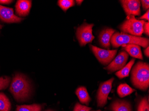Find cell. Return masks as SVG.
I'll return each mask as SVG.
<instances>
[{
  "label": "cell",
  "instance_id": "4dcf8cb0",
  "mask_svg": "<svg viewBox=\"0 0 149 111\" xmlns=\"http://www.w3.org/2000/svg\"><path fill=\"white\" fill-rule=\"evenodd\" d=\"M2 26H3L0 24V30H1V28H2Z\"/></svg>",
  "mask_w": 149,
  "mask_h": 111
},
{
  "label": "cell",
  "instance_id": "6da1fadb",
  "mask_svg": "<svg viewBox=\"0 0 149 111\" xmlns=\"http://www.w3.org/2000/svg\"><path fill=\"white\" fill-rule=\"evenodd\" d=\"M10 91L18 102H23L29 99L31 86L29 80L21 73L15 74L11 83Z\"/></svg>",
  "mask_w": 149,
  "mask_h": 111
},
{
  "label": "cell",
  "instance_id": "ffe728a7",
  "mask_svg": "<svg viewBox=\"0 0 149 111\" xmlns=\"http://www.w3.org/2000/svg\"><path fill=\"white\" fill-rule=\"evenodd\" d=\"M137 111H149L148 97H144L140 100L137 106Z\"/></svg>",
  "mask_w": 149,
  "mask_h": 111
},
{
  "label": "cell",
  "instance_id": "7402d4cb",
  "mask_svg": "<svg viewBox=\"0 0 149 111\" xmlns=\"http://www.w3.org/2000/svg\"><path fill=\"white\" fill-rule=\"evenodd\" d=\"M10 82V78L9 77H0V90L6 89L8 88Z\"/></svg>",
  "mask_w": 149,
  "mask_h": 111
},
{
  "label": "cell",
  "instance_id": "d6986e66",
  "mask_svg": "<svg viewBox=\"0 0 149 111\" xmlns=\"http://www.w3.org/2000/svg\"><path fill=\"white\" fill-rule=\"evenodd\" d=\"M41 105L33 103L30 105H17L15 111H42Z\"/></svg>",
  "mask_w": 149,
  "mask_h": 111
},
{
  "label": "cell",
  "instance_id": "484cf974",
  "mask_svg": "<svg viewBox=\"0 0 149 111\" xmlns=\"http://www.w3.org/2000/svg\"><path fill=\"white\" fill-rule=\"evenodd\" d=\"M139 19H141V20H143V19H145V20H147L148 21H149V10H147L146 12L141 17H140L139 18Z\"/></svg>",
  "mask_w": 149,
  "mask_h": 111
},
{
  "label": "cell",
  "instance_id": "5bb4252c",
  "mask_svg": "<svg viewBox=\"0 0 149 111\" xmlns=\"http://www.w3.org/2000/svg\"><path fill=\"white\" fill-rule=\"evenodd\" d=\"M125 52L134 58L143 60V54L141 53L140 46L135 44L124 45L122 46Z\"/></svg>",
  "mask_w": 149,
  "mask_h": 111
},
{
  "label": "cell",
  "instance_id": "30bf717a",
  "mask_svg": "<svg viewBox=\"0 0 149 111\" xmlns=\"http://www.w3.org/2000/svg\"><path fill=\"white\" fill-rule=\"evenodd\" d=\"M0 19L3 22L12 23H19L23 19L16 16L13 8L0 5Z\"/></svg>",
  "mask_w": 149,
  "mask_h": 111
},
{
  "label": "cell",
  "instance_id": "ac0fdd59",
  "mask_svg": "<svg viewBox=\"0 0 149 111\" xmlns=\"http://www.w3.org/2000/svg\"><path fill=\"white\" fill-rule=\"evenodd\" d=\"M11 103L3 92H0V111H10Z\"/></svg>",
  "mask_w": 149,
  "mask_h": 111
},
{
  "label": "cell",
  "instance_id": "f1b7e54d",
  "mask_svg": "<svg viewBox=\"0 0 149 111\" xmlns=\"http://www.w3.org/2000/svg\"><path fill=\"white\" fill-rule=\"evenodd\" d=\"M83 1H82V0H81V1H80V0H77V1H76L77 4L78 5H79V6L81 5Z\"/></svg>",
  "mask_w": 149,
  "mask_h": 111
},
{
  "label": "cell",
  "instance_id": "4316f807",
  "mask_svg": "<svg viewBox=\"0 0 149 111\" xmlns=\"http://www.w3.org/2000/svg\"><path fill=\"white\" fill-rule=\"evenodd\" d=\"M13 1L9 0H0V3L2 4H9L13 2Z\"/></svg>",
  "mask_w": 149,
  "mask_h": 111
},
{
  "label": "cell",
  "instance_id": "5b68a950",
  "mask_svg": "<svg viewBox=\"0 0 149 111\" xmlns=\"http://www.w3.org/2000/svg\"><path fill=\"white\" fill-rule=\"evenodd\" d=\"M94 25L84 23L78 28L76 32L77 37L81 46H85L93 41L95 37L93 34Z\"/></svg>",
  "mask_w": 149,
  "mask_h": 111
},
{
  "label": "cell",
  "instance_id": "8fae6325",
  "mask_svg": "<svg viewBox=\"0 0 149 111\" xmlns=\"http://www.w3.org/2000/svg\"><path fill=\"white\" fill-rule=\"evenodd\" d=\"M31 5V1L18 0L16 4V13L20 17L26 16L30 12Z\"/></svg>",
  "mask_w": 149,
  "mask_h": 111
},
{
  "label": "cell",
  "instance_id": "83f0119b",
  "mask_svg": "<svg viewBox=\"0 0 149 111\" xmlns=\"http://www.w3.org/2000/svg\"><path fill=\"white\" fill-rule=\"evenodd\" d=\"M149 46H148L146 48L145 50H144L145 55L146 56L148 57H149Z\"/></svg>",
  "mask_w": 149,
  "mask_h": 111
},
{
  "label": "cell",
  "instance_id": "44dd1931",
  "mask_svg": "<svg viewBox=\"0 0 149 111\" xmlns=\"http://www.w3.org/2000/svg\"><path fill=\"white\" fill-rule=\"evenodd\" d=\"M58 4L63 10L66 12L69 8L74 6L75 3L73 0H59Z\"/></svg>",
  "mask_w": 149,
  "mask_h": 111
},
{
  "label": "cell",
  "instance_id": "52a82bcc",
  "mask_svg": "<svg viewBox=\"0 0 149 111\" xmlns=\"http://www.w3.org/2000/svg\"><path fill=\"white\" fill-rule=\"evenodd\" d=\"M114 78L102 83L100 85L97 94V103L99 107L102 108L106 105L108 96L111 92Z\"/></svg>",
  "mask_w": 149,
  "mask_h": 111
},
{
  "label": "cell",
  "instance_id": "277c9868",
  "mask_svg": "<svg viewBox=\"0 0 149 111\" xmlns=\"http://www.w3.org/2000/svg\"><path fill=\"white\" fill-rule=\"evenodd\" d=\"M143 20H137L134 16H127L124 22L119 26L122 33H129L130 35L140 37L143 32Z\"/></svg>",
  "mask_w": 149,
  "mask_h": 111
},
{
  "label": "cell",
  "instance_id": "ba28073f",
  "mask_svg": "<svg viewBox=\"0 0 149 111\" xmlns=\"http://www.w3.org/2000/svg\"><path fill=\"white\" fill-rule=\"evenodd\" d=\"M128 57L129 54L126 52H120L111 63L104 68L111 72L120 70L126 65Z\"/></svg>",
  "mask_w": 149,
  "mask_h": 111
},
{
  "label": "cell",
  "instance_id": "cb8c5ba5",
  "mask_svg": "<svg viewBox=\"0 0 149 111\" xmlns=\"http://www.w3.org/2000/svg\"><path fill=\"white\" fill-rule=\"evenodd\" d=\"M141 3L144 10H149V1L148 0H142L141 1Z\"/></svg>",
  "mask_w": 149,
  "mask_h": 111
},
{
  "label": "cell",
  "instance_id": "8992f818",
  "mask_svg": "<svg viewBox=\"0 0 149 111\" xmlns=\"http://www.w3.org/2000/svg\"><path fill=\"white\" fill-rule=\"evenodd\" d=\"M90 46L96 58L100 63L104 65H107L111 63L118 52L117 50H103L93 45Z\"/></svg>",
  "mask_w": 149,
  "mask_h": 111
},
{
  "label": "cell",
  "instance_id": "4fadbf2b",
  "mask_svg": "<svg viewBox=\"0 0 149 111\" xmlns=\"http://www.w3.org/2000/svg\"><path fill=\"white\" fill-rule=\"evenodd\" d=\"M112 111H132V105L129 102L125 100H118L114 101L110 107Z\"/></svg>",
  "mask_w": 149,
  "mask_h": 111
},
{
  "label": "cell",
  "instance_id": "e0dca14e",
  "mask_svg": "<svg viewBox=\"0 0 149 111\" xmlns=\"http://www.w3.org/2000/svg\"><path fill=\"white\" fill-rule=\"evenodd\" d=\"M135 91L126 84H120L117 88V92L120 97L123 98L132 94Z\"/></svg>",
  "mask_w": 149,
  "mask_h": 111
},
{
  "label": "cell",
  "instance_id": "7c38bea8",
  "mask_svg": "<svg viewBox=\"0 0 149 111\" xmlns=\"http://www.w3.org/2000/svg\"><path fill=\"white\" fill-rule=\"evenodd\" d=\"M115 30L111 28H106L103 30L100 33L99 41L103 47L109 49L110 46V40L113 34L115 33Z\"/></svg>",
  "mask_w": 149,
  "mask_h": 111
},
{
  "label": "cell",
  "instance_id": "1f68e13d",
  "mask_svg": "<svg viewBox=\"0 0 149 111\" xmlns=\"http://www.w3.org/2000/svg\"><path fill=\"white\" fill-rule=\"evenodd\" d=\"M101 111V110H97V111Z\"/></svg>",
  "mask_w": 149,
  "mask_h": 111
},
{
  "label": "cell",
  "instance_id": "603a6c76",
  "mask_svg": "<svg viewBox=\"0 0 149 111\" xmlns=\"http://www.w3.org/2000/svg\"><path fill=\"white\" fill-rule=\"evenodd\" d=\"M92 108L88 107L86 106L81 105L79 103H77L74 106L73 111H90Z\"/></svg>",
  "mask_w": 149,
  "mask_h": 111
},
{
  "label": "cell",
  "instance_id": "3957f363",
  "mask_svg": "<svg viewBox=\"0 0 149 111\" xmlns=\"http://www.w3.org/2000/svg\"><path fill=\"white\" fill-rule=\"evenodd\" d=\"M111 45L114 48L124 45L135 44L146 48L149 46V39L140 37L134 36L125 33L115 32L110 40Z\"/></svg>",
  "mask_w": 149,
  "mask_h": 111
},
{
  "label": "cell",
  "instance_id": "f546056e",
  "mask_svg": "<svg viewBox=\"0 0 149 111\" xmlns=\"http://www.w3.org/2000/svg\"><path fill=\"white\" fill-rule=\"evenodd\" d=\"M45 111H54V110H52V109H47V110H46Z\"/></svg>",
  "mask_w": 149,
  "mask_h": 111
},
{
  "label": "cell",
  "instance_id": "9a60e30c",
  "mask_svg": "<svg viewBox=\"0 0 149 111\" xmlns=\"http://www.w3.org/2000/svg\"><path fill=\"white\" fill-rule=\"evenodd\" d=\"M76 94L81 103L87 105H89L91 99L86 88L79 87L76 90Z\"/></svg>",
  "mask_w": 149,
  "mask_h": 111
},
{
  "label": "cell",
  "instance_id": "7a4b0ae2",
  "mask_svg": "<svg viewBox=\"0 0 149 111\" xmlns=\"http://www.w3.org/2000/svg\"><path fill=\"white\" fill-rule=\"evenodd\" d=\"M131 82L138 89L146 91L149 86V66L148 63L139 61L131 71Z\"/></svg>",
  "mask_w": 149,
  "mask_h": 111
},
{
  "label": "cell",
  "instance_id": "2e32d148",
  "mask_svg": "<svg viewBox=\"0 0 149 111\" xmlns=\"http://www.w3.org/2000/svg\"><path fill=\"white\" fill-rule=\"evenodd\" d=\"M135 59H132L129 62L125 65L122 69L118 71L116 73V76L119 79H123L125 77H127L129 75L130 72L131 68L134 63Z\"/></svg>",
  "mask_w": 149,
  "mask_h": 111
},
{
  "label": "cell",
  "instance_id": "d4e9b609",
  "mask_svg": "<svg viewBox=\"0 0 149 111\" xmlns=\"http://www.w3.org/2000/svg\"><path fill=\"white\" fill-rule=\"evenodd\" d=\"M143 32L146 35H149V22H145L143 26Z\"/></svg>",
  "mask_w": 149,
  "mask_h": 111
},
{
  "label": "cell",
  "instance_id": "9c48e42d",
  "mask_svg": "<svg viewBox=\"0 0 149 111\" xmlns=\"http://www.w3.org/2000/svg\"><path fill=\"white\" fill-rule=\"evenodd\" d=\"M120 1L127 16L140 15L141 1L139 0H123Z\"/></svg>",
  "mask_w": 149,
  "mask_h": 111
}]
</instances>
